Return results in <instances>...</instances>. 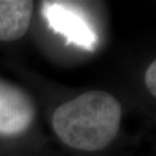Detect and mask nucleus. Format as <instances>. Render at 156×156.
I'll return each mask as SVG.
<instances>
[{"label": "nucleus", "mask_w": 156, "mask_h": 156, "mask_svg": "<svg viewBox=\"0 0 156 156\" xmlns=\"http://www.w3.org/2000/svg\"><path fill=\"white\" fill-rule=\"evenodd\" d=\"M122 113V104L115 96L90 90L58 106L52 116V127L71 148L101 151L117 136Z\"/></svg>", "instance_id": "nucleus-1"}, {"label": "nucleus", "mask_w": 156, "mask_h": 156, "mask_svg": "<svg viewBox=\"0 0 156 156\" xmlns=\"http://www.w3.org/2000/svg\"><path fill=\"white\" fill-rule=\"evenodd\" d=\"M41 12L48 27L62 35L67 45L90 52L95 51L98 35L80 6L68 1H43Z\"/></svg>", "instance_id": "nucleus-2"}, {"label": "nucleus", "mask_w": 156, "mask_h": 156, "mask_svg": "<svg viewBox=\"0 0 156 156\" xmlns=\"http://www.w3.org/2000/svg\"><path fill=\"white\" fill-rule=\"evenodd\" d=\"M35 118L33 100L24 90L0 80V135L26 132Z\"/></svg>", "instance_id": "nucleus-3"}, {"label": "nucleus", "mask_w": 156, "mask_h": 156, "mask_svg": "<svg viewBox=\"0 0 156 156\" xmlns=\"http://www.w3.org/2000/svg\"><path fill=\"white\" fill-rule=\"evenodd\" d=\"M34 2L29 0H0V41L14 42L28 31Z\"/></svg>", "instance_id": "nucleus-4"}, {"label": "nucleus", "mask_w": 156, "mask_h": 156, "mask_svg": "<svg viewBox=\"0 0 156 156\" xmlns=\"http://www.w3.org/2000/svg\"><path fill=\"white\" fill-rule=\"evenodd\" d=\"M145 82L147 88L154 97L156 96V62H153L146 69Z\"/></svg>", "instance_id": "nucleus-5"}]
</instances>
